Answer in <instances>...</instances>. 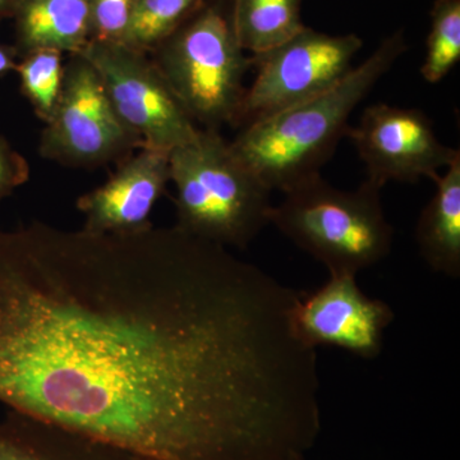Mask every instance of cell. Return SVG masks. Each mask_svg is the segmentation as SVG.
<instances>
[{
  "label": "cell",
  "mask_w": 460,
  "mask_h": 460,
  "mask_svg": "<svg viewBox=\"0 0 460 460\" xmlns=\"http://www.w3.org/2000/svg\"><path fill=\"white\" fill-rule=\"evenodd\" d=\"M301 293L177 226L0 229V402L151 460H295L321 432Z\"/></svg>",
  "instance_id": "1"
},
{
  "label": "cell",
  "mask_w": 460,
  "mask_h": 460,
  "mask_svg": "<svg viewBox=\"0 0 460 460\" xmlns=\"http://www.w3.org/2000/svg\"><path fill=\"white\" fill-rule=\"evenodd\" d=\"M407 49L399 30L329 90L243 127L229 142L233 153L271 192L319 174L349 131L350 115Z\"/></svg>",
  "instance_id": "2"
},
{
  "label": "cell",
  "mask_w": 460,
  "mask_h": 460,
  "mask_svg": "<svg viewBox=\"0 0 460 460\" xmlns=\"http://www.w3.org/2000/svg\"><path fill=\"white\" fill-rule=\"evenodd\" d=\"M175 226L226 248H246L269 224L271 190L215 129L169 153Z\"/></svg>",
  "instance_id": "3"
},
{
  "label": "cell",
  "mask_w": 460,
  "mask_h": 460,
  "mask_svg": "<svg viewBox=\"0 0 460 460\" xmlns=\"http://www.w3.org/2000/svg\"><path fill=\"white\" fill-rule=\"evenodd\" d=\"M380 190L367 181L354 190H339L319 172L283 192V201L271 206L269 224L330 275L357 277L385 259L394 241Z\"/></svg>",
  "instance_id": "4"
},
{
  "label": "cell",
  "mask_w": 460,
  "mask_h": 460,
  "mask_svg": "<svg viewBox=\"0 0 460 460\" xmlns=\"http://www.w3.org/2000/svg\"><path fill=\"white\" fill-rule=\"evenodd\" d=\"M153 53L157 69L193 122L215 131L235 126L251 57L238 40L232 0H201Z\"/></svg>",
  "instance_id": "5"
},
{
  "label": "cell",
  "mask_w": 460,
  "mask_h": 460,
  "mask_svg": "<svg viewBox=\"0 0 460 460\" xmlns=\"http://www.w3.org/2000/svg\"><path fill=\"white\" fill-rule=\"evenodd\" d=\"M363 41L305 27L279 47L251 56L255 80L247 87L235 126L247 127L337 84L353 69Z\"/></svg>",
  "instance_id": "6"
},
{
  "label": "cell",
  "mask_w": 460,
  "mask_h": 460,
  "mask_svg": "<svg viewBox=\"0 0 460 460\" xmlns=\"http://www.w3.org/2000/svg\"><path fill=\"white\" fill-rule=\"evenodd\" d=\"M80 54L98 72L115 113L142 147L171 153L198 136L199 128L146 53L89 41Z\"/></svg>",
  "instance_id": "7"
},
{
  "label": "cell",
  "mask_w": 460,
  "mask_h": 460,
  "mask_svg": "<svg viewBox=\"0 0 460 460\" xmlns=\"http://www.w3.org/2000/svg\"><path fill=\"white\" fill-rule=\"evenodd\" d=\"M141 147L115 113L96 69L81 54L69 57L56 111L42 129L40 156L71 168H95Z\"/></svg>",
  "instance_id": "8"
},
{
  "label": "cell",
  "mask_w": 460,
  "mask_h": 460,
  "mask_svg": "<svg viewBox=\"0 0 460 460\" xmlns=\"http://www.w3.org/2000/svg\"><path fill=\"white\" fill-rule=\"evenodd\" d=\"M347 136L365 164L366 181L380 190L392 181H432L460 154L438 140L432 120L419 109L370 105Z\"/></svg>",
  "instance_id": "9"
},
{
  "label": "cell",
  "mask_w": 460,
  "mask_h": 460,
  "mask_svg": "<svg viewBox=\"0 0 460 460\" xmlns=\"http://www.w3.org/2000/svg\"><path fill=\"white\" fill-rule=\"evenodd\" d=\"M395 319L386 302L363 293L356 275H330L313 293H301L293 308V328L308 347L341 348L363 359L383 350L384 334Z\"/></svg>",
  "instance_id": "10"
},
{
  "label": "cell",
  "mask_w": 460,
  "mask_h": 460,
  "mask_svg": "<svg viewBox=\"0 0 460 460\" xmlns=\"http://www.w3.org/2000/svg\"><path fill=\"white\" fill-rule=\"evenodd\" d=\"M169 183V153L141 147L104 184L78 198L83 229L127 235L153 228L151 215Z\"/></svg>",
  "instance_id": "11"
},
{
  "label": "cell",
  "mask_w": 460,
  "mask_h": 460,
  "mask_svg": "<svg viewBox=\"0 0 460 460\" xmlns=\"http://www.w3.org/2000/svg\"><path fill=\"white\" fill-rule=\"evenodd\" d=\"M0 460H151L117 445L9 411L0 422Z\"/></svg>",
  "instance_id": "12"
},
{
  "label": "cell",
  "mask_w": 460,
  "mask_h": 460,
  "mask_svg": "<svg viewBox=\"0 0 460 460\" xmlns=\"http://www.w3.org/2000/svg\"><path fill=\"white\" fill-rule=\"evenodd\" d=\"M18 57L49 49L80 54L90 41L89 0H17Z\"/></svg>",
  "instance_id": "13"
},
{
  "label": "cell",
  "mask_w": 460,
  "mask_h": 460,
  "mask_svg": "<svg viewBox=\"0 0 460 460\" xmlns=\"http://www.w3.org/2000/svg\"><path fill=\"white\" fill-rule=\"evenodd\" d=\"M436 190L423 208L416 242L426 263L436 272L460 277V154L436 175Z\"/></svg>",
  "instance_id": "14"
},
{
  "label": "cell",
  "mask_w": 460,
  "mask_h": 460,
  "mask_svg": "<svg viewBox=\"0 0 460 460\" xmlns=\"http://www.w3.org/2000/svg\"><path fill=\"white\" fill-rule=\"evenodd\" d=\"M304 0H232L235 32L251 56L279 47L301 30Z\"/></svg>",
  "instance_id": "15"
},
{
  "label": "cell",
  "mask_w": 460,
  "mask_h": 460,
  "mask_svg": "<svg viewBox=\"0 0 460 460\" xmlns=\"http://www.w3.org/2000/svg\"><path fill=\"white\" fill-rule=\"evenodd\" d=\"M16 66L21 93L39 119L47 124L53 117L62 91L65 65L60 51L42 49L20 58Z\"/></svg>",
  "instance_id": "16"
},
{
  "label": "cell",
  "mask_w": 460,
  "mask_h": 460,
  "mask_svg": "<svg viewBox=\"0 0 460 460\" xmlns=\"http://www.w3.org/2000/svg\"><path fill=\"white\" fill-rule=\"evenodd\" d=\"M201 0H136L122 44L147 53L155 49L192 13Z\"/></svg>",
  "instance_id": "17"
},
{
  "label": "cell",
  "mask_w": 460,
  "mask_h": 460,
  "mask_svg": "<svg viewBox=\"0 0 460 460\" xmlns=\"http://www.w3.org/2000/svg\"><path fill=\"white\" fill-rule=\"evenodd\" d=\"M426 48L420 75L429 84L440 83L460 60V0H436Z\"/></svg>",
  "instance_id": "18"
},
{
  "label": "cell",
  "mask_w": 460,
  "mask_h": 460,
  "mask_svg": "<svg viewBox=\"0 0 460 460\" xmlns=\"http://www.w3.org/2000/svg\"><path fill=\"white\" fill-rule=\"evenodd\" d=\"M136 0H89L90 41L122 44Z\"/></svg>",
  "instance_id": "19"
},
{
  "label": "cell",
  "mask_w": 460,
  "mask_h": 460,
  "mask_svg": "<svg viewBox=\"0 0 460 460\" xmlns=\"http://www.w3.org/2000/svg\"><path fill=\"white\" fill-rule=\"evenodd\" d=\"M29 162L0 136V202L30 180Z\"/></svg>",
  "instance_id": "20"
},
{
  "label": "cell",
  "mask_w": 460,
  "mask_h": 460,
  "mask_svg": "<svg viewBox=\"0 0 460 460\" xmlns=\"http://www.w3.org/2000/svg\"><path fill=\"white\" fill-rule=\"evenodd\" d=\"M18 59L16 48L0 44V77L16 71Z\"/></svg>",
  "instance_id": "21"
},
{
  "label": "cell",
  "mask_w": 460,
  "mask_h": 460,
  "mask_svg": "<svg viewBox=\"0 0 460 460\" xmlns=\"http://www.w3.org/2000/svg\"><path fill=\"white\" fill-rule=\"evenodd\" d=\"M17 0H0V21L13 16Z\"/></svg>",
  "instance_id": "22"
},
{
  "label": "cell",
  "mask_w": 460,
  "mask_h": 460,
  "mask_svg": "<svg viewBox=\"0 0 460 460\" xmlns=\"http://www.w3.org/2000/svg\"><path fill=\"white\" fill-rule=\"evenodd\" d=\"M295 460H307V459H305V456H301V458H296Z\"/></svg>",
  "instance_id": "23"
}]
</instances>
